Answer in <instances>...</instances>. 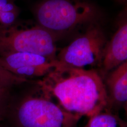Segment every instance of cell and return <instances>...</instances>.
Segmentation results:
<instances>
[{"label": "cell", "mask_w": 127, "mask_h": 127, "mask_svg": "<svg viewBox=\"0 0 127 127\" xmlns=\"http://www.w3.org/2000/svg\"><path fill=\"white\" fill-rule=\"evenodd\" d=\"M35 83L47 97L54 98L62 108L81 118H90L107 108L104 79L94 68H74L57 63Z\"/></svg>", "instance_id": "1"}, {"label": "cell", "mask_w": 127, "mask_h": 127, "mask_svg": "<svg viewBox=\"0 0 127 127\" xmlns=\"http://www.w3.org/2000/svg\"><path fill=\"white\" fill-rule=\"evenodd\" d=\"M8 90L2 102V117L8 119V127H78L81 117L62 108L36 83L12 101Z\"/></svg>", "instance_id": "2"}, {"label": "cell", "mask_w": 127, "mask_h": 127, "mask_svg": "<svg viewBox=\"0 0 127 127\" xmlns=\"http://www.w3.org/2000/svg\"><path fill=\"white\" fill-rule=\"evenodd\" d=\"M39 26L56 34L93 21L95 9L90 4L71 0H45L35 9Z\"/></svg>", "instance_id": "3"}, {"label": "cell", "mask_w": 127, "mask_h": 127, "mask_svg": "<svg viewBox=\"0 0 127 127\" xmlns=\"http://www.w3.org/2000/svg\"><path fill=\"white\" fill-rule=\"evenodd\" d=\"M57 35L37 25L21 28L0 25V55L14 52H30L55 60Z\"/></svg>", "instance_id": "4"}, {"label": "cell", "mask_w": 127, "mask_h": 127, "mask_svg": "<svg viewBox=\"0 0 127 127\" xmlns=\"http://www.w3.org/2000/svg\"><path fill=\"white\" fill-rule=\"evenodd\" d=\"M107 38L101 27L92 24L85 33L57 53L58 64L70 67L101 68Z\"/></svg>", "instance_id": "5"}, {"label": "cell", "mask_w": 127, "mask_h": 127, "mask_svg": "<svg viewBox=\"0 0 127 127\" xmlns=\"http://www.w3.org/2000/svg\"><path fill=\"white\" fill-rule=\"evenodd\" d=\"M57 60L30 52H14L0 55V65L14 75L27 79L43 77L55 67Z\"/></svg>", "instance_id": "6"}, {"label": "cell", "mask_w": 127, "mask_h": 127, "mask_svg": "<svg viewBox=\"0 0 127 127\" xmlns=\"http://www.w3.org/2000/svg\"><path fill=\"white\" fill-rule=\"evenodd\" d=\"M107 95L105 111L126 108L127 102V61L108 73L104 78Z\"/></svg>", "instance_id": "7"}, {"label": "cell", "mask_w": 127, "mask_h": 127, "mask_svg": "<svg viewBox=\"0 0 127 127\" xmlns=\"http://www.w3.org/2000/svg\"><path fill=\"white\" fill-rule=\"evenodd\" d=\"M127 60V23H121L111 41L107 42L104 50L101 72L103 79L108 73Z\"/></svg>", "instance_id": "8"}, {"label": "cell", "mask_w": 127, "mask_h": 127, "mask_svg": "<svg viewBox=\"0 0 127 127\" xmlns=\"http://www.w3.org/2000/svg\"><path fill=\"white\" fill-rule=\"evenodd\" d=\"M85 127H127L118 115L107 111H104L89 118Z\"/></svg>", "instance_id": "9"}, {"label": "cell", "mask_w": 127, "mask_h": 127, "mask_svg": "<svg viewBox=\"0 0 127 127\" xmlns=\"http://www.w3.org/2000/svg\"><path fill=\"white\" fill-rule=\"evenodd\" d=\"M28 81L27 79L14 75L0 65V87L9 89L14 85H21Z\"/></svg>", "instance_id": "10"}, {"label": "cell", "mask_w": 127, "mask_h": 127, "mask_svg": "<svg viewBox=\"0 0 127 127\" xmlns=\"http://www.w3.org/2000/svg\"><path fill=\"white\" fill-rule=\"evenodd\" d=\"M7 88H4L3 87H0V102H1V99H2V98L3 96V95H4V93L5 90H7Z\"/></svg>", "instance_id": "11"}, {"label": "cell", "mask_w": 127, "mask_h": 127, "mask_svg": "<svg viewBox=\"0 0 127 127\" xmlns=\"http://www.w3.org/2000/svg\"><path fill=\"white\" fill-rule=\"evenodd\" d=\"M2 118V100L0 102V121H1Z\"/></svg>", "instance_id": "12"}, {"label": "cell", "mask_w": 127, "mask_h": 127, "mask_svg": "<svg viewBox=\"0 0 127 127\" xmlns=\"http://www.w3.org/2000/svg\"><path fill=\"white\" fill-rule=\"evenodd\" d=\"M120 1H125V0H120Z\"/></svg>", "instance_id": "13"}]
</instances>
